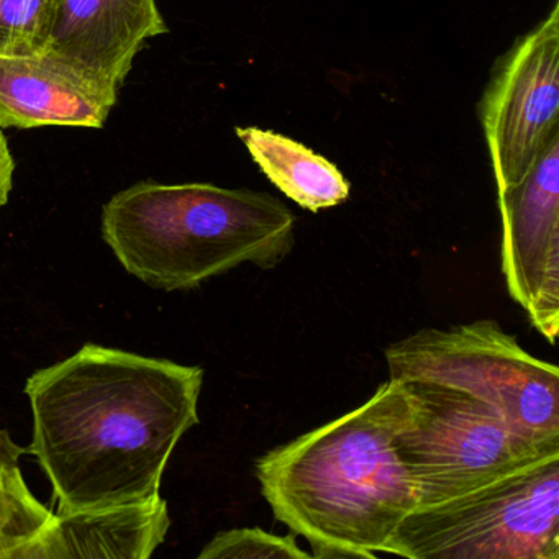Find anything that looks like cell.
<instances>
[{
    "mask_svg": "<svg viewBox=\"0 0 559 559\" xmlns=\"http://www.w3.org/2000/svg\"><path fill=\"white\" fill-rule=\"evenodd\" d=\"M237 135L264 176L306 211L336 207L349 198L342 171L302 143L257 127L237 129Z\"/></svg>",
    "mask_w": 559,
    "mask_h": 559,
    "instance_id": "12",
    "label": "cell"
},
{
    "mask_svg": "<svg viewBox=\"0 0 559 559\" xmlns=\"http://www.w3.org/2000/svg\"><path fill=\"white\" fill-rule=\"evenodd\" d=\"M61 0H0V57H37L50 45Z\"/></svg>",
    "mask_w": 559,
    "mask_h": 559,
    "instance_id": "13",
    "label": "cell"
},
{
    "mask_svg": "<svg viewBox=\"0 0 559 559\" xmlns=\"http://www.w3.org/2000/svg\"><path fill=\"white\" fill-rule=\"evenodd\" d=\"M199 559H309L296 535H274L263 528H231L218 532L199 552Z\"/></svg>",
    "mask_w": 559,
    "mask_h": 559,
    "instance_id": "14",
    "label": "cell"
},
{
    "mask_svg": "<svg viewBox=\"0 0 559 559\" xmlns=\"http://www.w3.org/2000/svg\"><path fill=\"white\" fill-rule=\"evenodd\" d=\"M405 414L399 379L359 407L258 457L254 474L274 516L313 558H378L417 509L395 435Z\"/></svg>",
    "mask_w": 559,
    "mask_h": 559,
    "instance_id": "2",
    "label": "cell"
},
{
    "mask_svg": "<svg viewBox=\"0 0 559 559\" xmlns=\"http://www.w3.org/2000/svg\"><path fill=\"white\" fill-rule=\"evenodd\" d=\"M100 230L127 273L168 293L241 264L273 270L296 245V217L280 199L202 182H136L104 205Z\"/></svg>",
    "mask_w": 559,
    "mask_h": 559,
    "instance_id": "3",
    "label": "cell"
},
{
    "mask_svg": "<svg viewBox=\"0 0 559 559\" xmlns=\"http://www.w3.org/2000/svg\"><path fill=\"white\" fill-rule=\"evenodd\" d=\"M25 448L19 447L4 428H0V486L17 493H32L21 471L22 454Z\"/></svg>",
    "mask_w": 559,
    "mask_h": 559,
    "instance_id": "16",
    "label": "cell"
},
{
    "mask_svg": "<svg viewBox=\"0 0 559 559\" xmlns=\"http://www.w3.org/2000/svg\"><path fill=\"white\" fill-rule=\"evenodd\" d=\"M53 510L34 493H17L0 486V559H15L53 520Z\"/></svg>",
    "mask_w": 559,
    "mask_h": 559,
    "instance_id": "15",
    "label": "cell"
},
{
    "mask_svg": "<svg viewBox=\"0 0 559 559\" xmlns=\"http://www.w3.org/2000/svg\"><path fill=\"white\" fill-rule=\"evenodd\" d=\"M171 528L162 496L143 502L55 512L15 559H148Z\"/></svg>",
    "mask_w": 559,
    "mask_h": 559,
    "instance_id": "11",
    "label": "cell"
},
{
    "mask_svg": "<svg viewBox=\"0 0 559 559\" xmlns=\"http://www.w3.org/2000/svg\"><path fill=\"white\" fill-rule=\"evenodd\" d=\"M502 273L510 297L555 345L559 332V132L528 175L499 191Z\"/></svg>",
    "mask_w": 559,
    "mask_h": 559,
    "instance_id": "8",
    "label": "cell"
},
{
    "mask_svg": "<svg viewBox=\"0 0 559 559\" xmlns=\"http://www.w3.org/2000/svg\"><path fill=\"white\" fill-rule=\"evenodd\" d=\"M559 5L497 61L480 120L497 191L522 181L559 132Z\"/></svg>",
    "mask_w": 559,
    "mask_h": 559,
    "instance_id": "7",
    "label": "cell"
},
{
    "mask_svg": "<svg viewBox=\"0 0 559 559\" xmlns=\"http://www.w3.org/2000/svg\"><path fill=\"white\" fill-rule=\"evenodd\" d=\"M385 555L407 559H559V453L408 513Z\"/></svg>",
    "mask_w": 559,
    "mask_h": 559,
    "instance_id": "4",
    "label": "cell"
},
{
    "mask_svg": "<svg viewBox=\"0 0 559 559\" xmlns=\"http://www.w3.org/2000/svg\"><path fill=\"white\" fill-rule=\"evenodd\" d=\"M119 87L50 55L0 57V129L106 126Z\"/></svg>",
    "mask_w": 559,
    "mask_h": 559,
    "instance_id": "10",
    "label": "cell"
},
{
    "mask_svg": "<svg viewBox=\"0 0 559 559\" xmlns=\"http://www.w3.org/2000/svg\"><path fill=\"white\" fill-rule=\"evenodd\" d=\"M201 366L87 343L25 382L37 460L57 512L162 496L176 447L199 424Z\"/></svg>",
    "mask_w": 559,
    "mask_h": 559,
    "instance_id": "1",
    "label": "cell"
},
{
    "mask_svg": "<svg viewBox=\"0 0 559 559\" xmlns=\"http://www.w3.org/2000/svg\"><path fill=\"white\" fill-rule=\"evenodd\" d=\"M405 414L395 435L417 509L463 496L559 448L516 433L502 415L471 392L430 379H399Z\"/></svg>",
    "mask_w": 559,
    "mask_h": 559,
    "instance_id": "5",
    "label": "cell"
},
{
    "mask_svg": "<svg viewBox=\"0 0 559 559\" xmlns=\"http://www.w3.org/2000/svg\"><path fill=\"white\" fill-rule=\"evenodd\" d=\"M389 379H430L492 405L522 437L559 448V369L493 320L425 329L385 348Z\"/></svg>",
    "mask_w": 559,
    "mask_h": 559,
    "instance_id": "6",
    "label": "cell"
},
{
    "mask_svg": "<svg viewBox=\"0 0 559 559\" xmlns=\"http://www.w3.org/2000/svg\"><path fill=\"white\" fill-rule=\"evenodd\" d=\"M15 159L9 148L8 139L0 130V209L4 207L14 189Z\"/></svg>",
    "mask_w": 559,
    "mask_h": 559,
    "instance_id": "17",
    "label": "cell"
},
{
    "mask_svg": "<svg viewBox=\"0 0 559 559\" xmlns=\"http://www.w3.org/2000/svg\"><path fill=\"white\" fill-rule=\"evenodd\" d=\"M166 32L156 0H61L45 53L120 87L146 41Z\"/></svg>",
    "mask_w": 559,
    "mask_h": 559,
    "instance_id": "9",
    "label": "cell"
}]
</instances>
